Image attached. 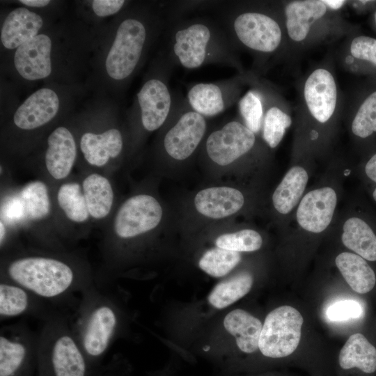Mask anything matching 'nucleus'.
I'll use <instances>...</instances> for the list:
<instances>
[{
  "label": "nucleus",
  "mask_w": 376,
  "mask_h": 376,
  "mask_svg": "<svg viewBox=\"0 0 376 376\" xmlns=\"http://www.w3.org/2000/svg\"><path fill=\"white\" fill-rule=\"evenodd\" d=\"M1 279L15 283L52 303L81 295L95 283L89 275L79 274L71 264L45 256L12 259L6 264Z\"/></svg>",
  "instance_id": "1"
},
{
  "label": "nucleus",
  "mask_w": 376,
  "mask_h": 376,
  "mask_svg": "<svg viewBox=\"0 0 376 376\" xmlns=\"http://www.w3.org/2000/svg\"><path fill=\"white\" fill-rule=\"evenodd\" d=\"M169 62L186 69L207 64L237 66L232 41L213 22L194 18L174 22L170 29Z\"/></svg>",
  "instance_id": "2"
},
{
  "label": "nucleus",
  "mask_w": 376,
  "mask_h": 376,
  "mask_svg": "<svg viewBox=\"0 0 376 376\" xmlns=\"http://www.w3.org/2000/svg\"><path fill=\"white\" fill-rule=\"evenodd\" d=\"M72 329L90 365L96 363L117 335L120 316L109 288L94 284L81 294Z\"/></svg>",
  "instance_id": "3"
},
{
  "label": "nucleus",
  "mask_w": 376,
  "mask_h": 376,
  "mask_svg": "<svg viewBox=\"0 0 376 376\" xmlns=\"http://www.w3.org/2000/svg\"><path fill=\"white\" fill-rule=\"evenodd\" d=\"M42 320L38 340L39 376H88L90 363L63 311L54 310Z\"/></svg>",
  "instance_id": "4"
},
{
  "label": "nucleus",
  "mask_w": 376,
  "mask_h": 376,
  "mask_svg": "<svg viewBox=\"0 0 376 376\" xmlns=\"http://www.w3.org/2000/svg\"><path fill=\"white\" fill-rule=\"evenodd\" d=\"M38 334L24 322L0 331V376H32L37 365Z\"/></svg>",
  "instance_id": "5"
},
{
  "label": "nucleus",
  "mask_w": 376,
  "mask_h": 376,
  "mask_svg": "<svg viewBox=\"0 0 376 376\" xmlns=\"http://www.w3.org/2000/svg\"><path fill=\"white\" fill-rule=\"evenodd\" d=\"M304 319L290 306H281L266 316L258 342L262 354L272 359L291 355L297 348Z\"/></svg>",
  "instance_id": "6"
},
{
  "label": "nucleus",
  "mask_w": 376,
  "mask_h": 376,
  "mask_svg": "<svg viewBox=\"0 0 376 376\" xmlns=\"http://www.w3.org/2000/svg\"><path fill=\"white\" fill-rule=\"evenodd\" d=\"M226 31L243 46L260 53H272L279 47L282 31L269 15L256 10L235 12L226 15Z\"/></svg>",
  "instance_id": "7"
},
{
  "label": "nucleus",
  "mask_w": 376,
  "mask_h": 376,
  "mask_svg": "<svg viewBox=\"0 0 376 376\" xmlns=\"http://www.w3.org/2000/svg\"><path fill=\"white\" fill-rule=\"evenodd\" d=\"M148 39V30L137 18H127L119 24L106 59V70L115 80H124L136 70Z\"/></svg>",
  "instance_id": "8"
},
{
  "label": "nucleus",
  "mask_w": 376,
  "mask_h": 376,
  "mask_svg": "<svg viewBox=\"0 0 376 376\" xmlns=\"http://www.w3.org/2000/svg\"><path fill=\"white\" fill-rule=\"evenodd\" d=\"M175 123L166 132L163 146L171 158L182 161L196 150L205 134V118L194 111L186 99L176 100L173 107Z\"/></svg>",
  "instance_id": "9"
},
{
  "label": "nucleus",
  "mask_w": 376,
  "mask_h": 376,
  "mask_svg": "<svg viewBox=\"0 0 376 376\" xmlns=\"http://www.w3.org/2000/svg\"><path fill=\"white\" fill-rule=\"evenodd\" d=\"M162 208L152 196L139 194L120 207L113 222L116 235L123 239L138 236L154 229L160 222Z\"/></svg>",
  "instance_id": "10"
},
{
  "label": "nucleus",
  "mask_w": 376,
  "mask_h": 376,
  "mask_svg": "<svg viewBox=\"0 0 376 376\" xmlns=\"http://www.w3.org/2000/svg\"><path fill=\"white\" fill-rule=\"evenodd\" d=\"M255 142L252 131L240 122L231 120L210 133L205 141V150L212 161L226 166L249 152Z\"/></svg>",
  "instance_id": "11"
},
{
  "label": "nucleus",
  "mask_w": 376,
  "mask_h": 376,
  "mask_svg": "<svg viewBox=\"0 0 376 376\" xmlns=\"http://www.w3.org/2000/svg\"><path fill=\"white\" fill-rule=\"evenodd\" d=\"M175 100L165 77L148 79L137 93L143 128L152 132L162 126L172 113Z\"/></svg>",
  "instance_id": "12"
},
{
  "label": "nucleus",
  "mask_w": 376,
  "mask_h": 376,
  "mask_svg": "<svg viewBox=\"0 0 376 376\" xmlns=\"http://www.w3.org/2000/svg\"><path fill=\"white\" fill-rule=\"evenodd\" d=\"M237 95V80L232 79L194 84L189 88L186 100L194 111L205 118L224 111L233 104Z\"/></svg>",
  "instance_id": "13"
},
{
  "label": "nucleus",
  "mask_w": 376,
  "mask_h": 376,
  "mask_svg": "<svg viewBox=\"0 0 376 376\" xmlns=\"http://www.w3.org/2000/svg\"><path fill=\"white\" fill-rule=\"evenodd\" d=\"M304 95L312 116L321 123L327 122L337 102L336 84L332 74L324 68L315 70L305 82Z\"/></svg>",
  "instance_id": "14"
},
{
  "label": "nucleus",
  "mask_w": 376,
  "mask_h": 376,
  "mask_svg": "<svg viewBox=\"0 0 376 376\" xmlns=\"http://www.w3.org/2000/svg\"><path fill=\"white\" fill-rule=\"evenodd\" d=\"M336 203V194L331 187L309 191L303 197L297 208L298 224L309 232L324 231L331 221Z\"/></svg>",
  "instance_id": "15"
},
{
  "label": "nucleus",
  "mask_w": 376,
  "mask_h": 376,
  "mask_svg": "<svg viewBox=\"0 0 376 376\" xmlns=\"http://www.w3.org/2000/svg\"><path fill=\"white\" fill-rule=\"evenodd\" d=\"M47 301L24 287L1 279L0 282V318L5 320L31 315L43 320L52 311Z\"/></svg>",
  "instance_id": "16"
},
{
  "label": "nucleus",
  "mask_w": 376,
  "mask_h": 376,
  "mask_svg": "<svg viewBox=\"0 0 376 376\" xmlns=\"http://www.w3.org/2000/svg\"><path fill=\"white\" fill-rule=\"evenodd\" d=\"M52 40L40 34L19 47L14 56V65L24 79L38 80L48 77L52 72Z\"/></svg>",
  "instance_id": "17"
},
{
  "label": "nucleus",
  "mask_w": 376,
  "mask_h": 376,
  "mask_svg": "<svg viewBox=\"0 0 376 376\" xmlns=\"http://www.w3.org/2000/svg\"><path fill=\"white\" fill-rule=\"evenodd\" d=\"M59 109L56 93L43 88L32 93L16 110L13 121L22 130H33L52 120Z\"/></svg>",
  "instance_id": "18"
},
{
  "label": "nucleus",
  "mask_w": 376,
  "mask_h": 376,
  "mask_svg": "<svg viewBox=\"0 0 376 376\" xmlns=\"http://www.w3.org/2000/svg\"><path fill=\"white\" fill-rule=\"evenodd\" d=\"M77 157V146L72 133L64 127L55 129L47 139L45 165L56 180L66 178L73 167Z\"/></svg>",
  "instance_id": "19"
},
{
  "label": "nucleus",
  "mask_w": 376,
  "mask_h": 376,
  "mask_svg": "<svg viewBox=\"0 0 376 376\" xmlns=\"http://www.w3.org/2000/svg\"><path fill=\"white\" fill-rule=\"evenodd\" d=\"M244 203L243 194L228 187L204 189L198 192L194 198L196 210L212 219H221L236 213Z\"/></svg>",
  "instance_id": "20"
},
{
  "label": "nucleus",
  "mask_w": 376,
  "mask_h": 376,
  "mask_svg": "<svg viewBox=\"0 0 376 376\" xmlns=\"http://www.w3.org/2000/svg\"><path fill=\"white\" fill-rule=\"evenodd\" d=\"M42 24V19L38 14L25 8H17L11 11L3 22L1 43L7 49H17L38 36Z\"/></svg>",
  "instance_id": "21"
},
{
  "label": "nucleus",
  "mask_w": 376,
  "mask_h": 376,
  "mask_svg": "<svg viewBox=\"0 0 376 376\" xmlns=\"http://www.w3.org/2000/svg\"><path fill=\"white\" fill-rule=\"evenodd\" d=\"M327 7L322 1H294L285 8V24L288 36L295 42L303 41L311 25L322 17Z\"/></svg>",
  "instance_id": "22"
},
{
  "label": "nucleus",
  "mask_w": 376,
  "mask_h": 376,
  "mask_svg": "<svg viewBox=\"0 0 376 376\" xmlns=\"http://www.w3.org/2000/svg\"><path fill=\"white\" fill-rule=\"evenodd\" d=\"M123 137L117 129H110L101 134L86 132L80 140V148L85 159L92 166H104L111 158L120 155Z\"/></svg>",
  "instance_id": "23"
},
{
  "label": "nucleus",
  "mask_w": 376,
  "mask_h": 376,
  "mask_svg": "<svg viewBox=\"0 0 376 376\" xmlns=\"http://www.w3.org/2000/svg\"><path fill=\"white\" fill-rule=\"evenodd\" d=\"M224 326L235 336L237 345L242 352L251 354L258 349L263 324L256 317L244 310L235 309L226 315Z\"/></svg>",
  "instance_id": "24"
},
{
  "label": "nucleus",
  "mask_w": 376,
  "mask_h": 376,
  "mask_svg": "<svg viewBox=\"0 0 376 376\" xmlns=\"http://www.w3.org/2000/svg\"><path fill=\"white\" fill-rule=\"evenodd\" d=\"M339 367L343 370L359 369L366 374L376 371V348L361 334L351 335L338 355Z\"/></svg>",
  "instance_id": "25"
},
{
  "label": "nucleus",
  "mask_w": 376,
  "mask_h": 376,
  "mask_svg": "<svg viewBox=\"0 0 376 376\" xmlns=\"http://www.w3.org/2000/svg\"><path fill=\"white\" fill-rule=\"evenodd\" d=\"M335 262L346 282L357 293L365 294L374 288L375 272L360 256L343 252L337 256Z\"/></svg>",
  "instance_id": "26"
},
{
  "label": "nucleus",
  "mask_w": 376,
  "mask_h": 376,
  "mask_svg": "<svg viewBox=\"0 0 376 376\" xmlns=\"http://www.w3.org/2000/svg\"><path fill=\"white\" fill-rule=\"evenodd\" d=\"M82 190L91 217L101 219L110 212L113 202V191L109 180L98 173L85 178Z\"/></svg>",
  "instance_id": "27"
},
{
  "label": "nucleus",
  "mask_w": 376,
  "mask_h": 376,
  "mask_svg": "<svg viewBox=\"0 0 376 376\" xmlns=\"http://www.w3.org/2000/svg\"><path fill=\"white\" fill-rule=\"evenodd\" d=\"M308 179L306 171L299 166L292 167L286 173L272 195L273 205L279 213L288 214L296 206Z\"/></svg>",
  "instance_id": "28"
},
{
  "label": "nucleus",
  "mask_w": 376,
  "mask_h": 376,
  "mask_svg": "<svg viewBox=\"0 0 376 376\" xmlns=\"http://www.w3.org/2000/svg\"><path fill=\"white\" fill-rule=\"evenodd\" d=\"M342 242L365 260L376 261V235L363 219H348L343 225Z\"/></svg>",
  "instance_id": "29"
},
{
  "label": "nucleus",
  "mask_w": 376,
  "mask_h": 376,
  "mask_svg": "<svg viewBox=\"0 0 376 376\" xmlns=\"http://www.w3.org/2000/svg\"><path fill=\"white\" fill-rule=\"evenodd\" d=\"M253 277L248 272H241L217 283L208 296L214 307L221 309L246 295L251 290Z\"/></svg>",
  "instance_id": "30"
},
{
  "label": "nucleus",
  "mask_w": 376,
  "mask_h": 376,
  "mask_svg": "<svg viewBox=\"0 0 376 376\" xmlns=\"http://www.w3.org/2000/svg\"><path fill=\"white\" fill-rule=\"evenodd\" d=\"M57 201L65 216L72 221L83 223L90 214L81 187L76 182L63 184L57 193Z\"/></svg>",
  "instance_id": "31"
},
{
  "label": "nucleus",
  "mask_w": 376,
  "mask_h": 376,
  "mask_svg": "<svg viewBox=\"0 0 376 376\" xmlns=\"http://www.w3.org/2000/svg\"><path fill=\"white\" fill-rule=\"evenodd\" d=\"M21 198L26 216L33 220L46 217L50 210L47 186L40 181L27 184L22 190Z\"/></svg>",
  "instance_id": "32"
},
{
  "label": "nucleus",
  "mask_w": 376,
  "mask_h": 376,
  "mask_svg": "<svg viewBox=\"0 0 376 376\" xmlns=\"http://www.w3.org/2000/svg\"><path fill=\"white\" fill-rule=\"evenodd\" d=\"M240 260V252L216 247L203 255L198 266L213 277H221L229 273Z\"/></svg>",
  "instance_id": "33"
},
{
  "label": "nucleus",
  "mask_w": 376,
  "mask_h": 376,
  "mask_svg": "<svg viewBox=\"0 0 376 376\" xmlns=\"http://www.w3.org/2000/svg\"><path fill=\"white\" fill-rule=\"evenodd\" d=\"M291 123L290 116L279 107L272 106L266 110L263 121V137L271 148L279 144Z\"/></svg>",
  "instance_id": "34"
},
{
  "label": "nucleus",
  "mask_w": 376,
  "mask_h": 376,
  "mask_svg": "<svg viewBox=\"0 0 376 376\" xmlns=\"http://www.w3.org/2000/svg\"><path fill=\"white\" fill-rule=\"evenodd\" d=\"M262 243L260 235L251 229L223 234L215 241L217 247L237 252L257 251L261 247Z\"/></svg>",
  "instance_id": "35"
},
{
  "label": "nucleus",
  "mask_w": 376,
  "mask_h": 376,
  "mask_svg": "<svg viewBox=\"0 0 376 376\" xmlns=\"http://www.w3.org/2000/svg\"><path fill=\"white\" fill-rule=\"evenodd\" d=\"M238 108L244 125L254 134L258 133L264 117L263 102L260 94L253 90L247 91L239 100Z\"/></svg>",
  "instance_id": "36"
},
{
  "label": "nucleus",
  "mask_w": 376,
  "mask_h": 376,
  "mask_svg": "<svg viewBox=\"0 0 376 376\" xmlns=\"http://www.w3.org/2000/svg\"><path fill=\"white\" fill-rule=\"evenodd\" d=\"M352 131L361 138H366L376 132V91L360 105L352 123Z\"/></svg>",
  "instance_id": "37"
},
{
  "label": "nucleus",
  "mask_w": 376,
  "mask_h": 376,
  "mask_svg": "<svg viewBox=\"0 0 376 376\" xmlns=\"http://www.w3.org/2000/svg\"><path fill=\"white\" fill-rule=\"evenodd\" d=\"M363 308L354 299H345L336 301L329 305L326 311L327 318L333 322H343L360 318Z\"/></svg>",
  "instance_id": "38"
},
{
  "label": "nucleus",
  "mask_w": 376,
  "mask_h": 376,
  "mask_svg": "<svg viewBox=\"0 0 376 376\" xmlns=\"http://www.w3.org/2000/svg\"><path fill=\"white\" fill-rule=\"evenodd\" d=\"M350 50L353 57L376 65L375 38L366 36H357L352 40Z\"/></svg>",
  "instance_id": "39"
},
{
  "label": "nucleus",
  "mask_w": 376,
  "mask_h": 376,
  "mask_svg": "<svg viewBox=\"0 0 376 376\" xmlns=\"http://www.w3.org/2000/svg\"><path fill=\"white\" fill-rule=\"evenodd\" d=\"M125 2L123 0H94L92 8L97 16L106 17L118 12Z\"/></svg>",
  "instance_id": "40"
},
{
  "label": "nucleus",
  "mask_w": 376,
  "mask_h": 376,
  "mask_svg": "<svg viewBox=\"0 0 376 376\" xmlns=\"http://www.w3.org/2000/svg\"><path fill=\"white\" fill-rule=\"evenodd\" d=\"M365 172L371 180L376 182V154H375L367 162L365 167ZM373 196L376 201V188L373 191Z\"/></svg>",
  "instance_id": "41"
},
{
  "label": "nucleus",
  "mask_w": 376,
  "mask_h": 376,
  "mask_svg": "<svg viewBox=\"0 0 376 376\" xmlns=\"http://www.w3.org/2000/svg\"><path fill=\"white\" fill-rule=\"evenodd\" d=\"M20 3L31 7H44L49 4V0H20Z\"/></svg>",
  "instance_id": "42"
},
{
  "label": "nucleus",
  "mask_w": 376,
  "mask_h": 376,
  "mask_svg": "<svg viewBox=\"0 0 376 376\" xmlns=\"http://www.w3.org/2000/svg\"><path fill=\"white\" fill-rule=\"evenodd\" d=\"M322 1L327 8H329L334 10L340 8L345 3V1L343 0H324Z\"/></svg>",
  "instance_id": "43"
},
{
  "label": "nucleus",
  "mask_w": 376,
  "mask_h": 376,
  "mask_svg": "<svg viewBox=\"0 0 376 376\" xmlns=\"http://www.w3.org/2000/svg\"><path fill=\"white\" fill-rule=\"evenodd\" d=\"M6 228L4 224H3L2 221H0V242L1 246L3 244V242L5 238L6 235Z\"/></svg>",
  "instance_id": "44"
},
{
  "label": "nucleus",
  "mask_w": 376,
  "mask_h": 376,
  "mask_svg": "<svg viewBox=\"0 0 376 376\" xmlns=\"http://www.w3.org/2000/svg\"><path fill=\"white\" fill-rule=\"evenodd\" d=\"M374 17H375V22L376 23V12L375 13Z\"/></svg>",
  "instance_id": "45"
}]
</instances>
